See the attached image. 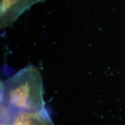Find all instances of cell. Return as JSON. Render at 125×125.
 <instances>
[{
	"label": "cell",
	"mask_w": 125,
	"mask_h": 125,
	"mask_svg": "<svg viewBox=\"0 0 125 125\" xmlns=\"http://www.w3.org/2000/svg\"><path fill=\"white\" fill-rule=\"evenodd\" d=\"M1 88V119L45 108L42 77L34 65L20 70L2 82Z\"/></svg>",
	"instance_id": "6da1fadb"
},
{
	"label": "cell",
	"mask_w": 125,
	"mask_h": 125,
	"mask_svg": "<svg viewBox=\"0 0 125 125\" xmlns=\"http://www.w3.org/2000/svg\"><path fill=\"white\" fill-rule=\"evenodd\" d=\"M45 0H1L0 27H8L34 4Z\"/></svg>",
	"instance_id": "7a4b0ae2"
},
{
	"label": "cell",
	"mask_w": 125,
	"mask_h": 125,
	"mask_svg": "<svg viewBox=\"0 0 125 125\" xmlns=\"http://www.w3.org/2000/svg\"><path fill=\"white\" fill-rule=\"evenodd\" d=\"M1 120L2 125H54L46 108L37 111L20 112Z\"/></svg>",
	"instance_id": "3957f363"
}]
</instances>
